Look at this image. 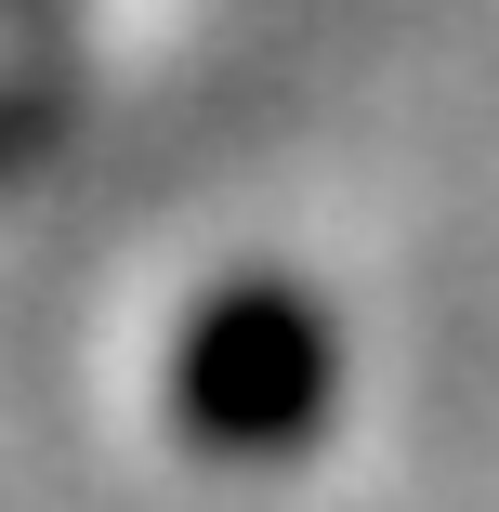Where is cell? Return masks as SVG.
<instances>
[{
  "label": "cell",
  "mask_w": 499,
  "mask_h": 512,
  "mask_svg": "<svg viewBox=\"0 0 499 512\" xmlns=\"http://www.w3.org/2000/svg\"><path fill=\"white\" fill-rule=\"evenodd\" d=\"M171 421L211 460H289L329 421V329L303 289L237 276L224 302H197L171 342Z\"/></svg>",
  "instance_id": "obj_1"
}]
</instances>
